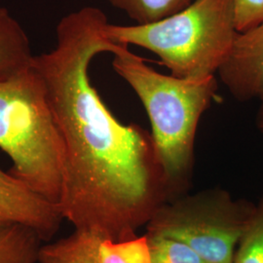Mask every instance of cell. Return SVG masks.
<instances>
[{
  "mask_svg": "<svg viewBox=\"0 0 263 263\" xmlns=\"http://www.w3.org/2000/svg\"><path fill=\"white\" fill-rule=\"evenodd\" d=\"M256 125L259 132L263 135V104H260V107L256 115Z\"/></svg>",
  "mask_w": 263,
  "mask_h": 263,
  "instance_id": "obj_15",
  "label": "cell"
},
{
  "mask_svg": "<svg viewBox=\"0 0 263 263\" xmlns=\"http://www.w3.org/2000/svg\"><path fill=\"white\" fill-rule=\"evenodd\" d=\"M99 263H151L147 237H134L113 242L99 238L97 244Z\"/></svg>",
  "mask_w": 263,
  "mask_h": 263,
  "instance_id": "obj_11",
  "label": "cell"
},
{
  "mask_svg": "<svg viewBox=\"0 0 263 263\" xmlns=\"http://www.w3.org/2000/svg\"><path fill=\"white\" fill-rule=\"evenodd\" d=\"M217 74L237 101L263 104V23L239 32Z\"/></svg>",
  "mask_w": 263,
  "mask_h": 263,
  "instance_id": "obj_7",
  "label": "cell"
},
{
  "mask_svg": "<svg viewBox=\"0 0 263 263\" xmlns=\"http://www.w3.org/2000/svg\"><path fill=\"white\" fill-rule=\"evenodd\" d=\"M0 148L12 161L11 175L58 205L65 146L44 81L32 64L0 82Z\"/></svg>",
  "mask_w": 263,
  "mask_h": 263,
  "instance_id": "obj_3",
  "label": "cell"
},
{
  "mask_svg": "<svg viewBox=\"0 0 263 263\" xmlns=\"http://www.w3.org/2000/svg\"><path fill=\"white\" fill-rule=\"evenodd\" d=\"M115 43L135 45L155 54L171 74L204 80L217 74L239 31L232 0H194L165 19L145 25H108Z\"/></svg>",
  "mask_w": 263,
  "mask_h": 263,
  "instance_id": "obj_4",
  "label": "cell"
},
{
  "mask_svg": "<svg viewBox=\"0 0 263 263\" xmlns=\"http://www.w3.org/2000/svg\"><path fill=\"white\" fill-rule=\"evenodd\" d=\"M100 237L74 230L59 240L44 242L37 263H99L97 244Z\"/></svg>",
  "mask_w": 263,
  "mask_h": 263,
  "instance_id": "obj_9",
  "label": "cell"
},
{
  "mask_svg": "<svg viewBox=\"0 0 263 263\" xmlns=\"http://www.w3.org/2000/svg\"><path fill=\"white\" fill-rule=\"evenodd\" d=\"M233 263H263V196L238 243Z\"/></svg>",
  "mask_w": 263,
  "mask_h": 263,
  "instance_id": "obj_12",
  "label": "cell"
},
{
  "mask_svg": "<svg viewBox=\"0 0 263 263\" xmlns=\"http://www.w3.org/2000/svg\"><path fill=\"white\" fill-rule=\"evenodd\" d=\"M107 25L96 7L69 13L57 26L56 46L31 64L64 141L62 216L74 230L119 242L136 237L171 196L151 133L120 122L91 82L95 57L122 45L106 35Z\"/></svg>",
  "mask_w": 263,
  "mask_h": 263,
  "instance_id": "obj_1",
  "label": "cell"
},
{
  "mask_svg": "<svg viewBox=\"0 0 263 263\" xmlns=\"http://www.w3.org/2000/svg\"><path fill=\"white\" fill-rule=\"evenodd\" d=\"M112 6L126 13L138 25L165 19L184 9L194 0H107Z\"/></svg>",
  "mask_w": 263,
  "mask_h": 263,
  "instance_id": "obj_10",
  "label": "cell"
},
{
  "mask_svg": "<svg viewBox=\"0 0 263 263\" xmlns=\"http://www.w3.org/2000/svg\"><path fill=\"white\" fill-rule=\"evenodd\" d=\"M239 32L263 23V0H232Z\"/></svg>",
  "mask_w": 263,
  "mask_h": 263,
  "instance_id": "obj_14",
  "label": "cell"
},
{
  "mask_svg": "<svg viewBox=\"0 0 263 263\" xmlns=\"http://www.w3.org/2000/svg\"><path fill=\"white\" fill-rule=\"evenodd\" d=\"M113 55L115 72L143 104L171 200L188 188L194 165L198 125L217 90L216 76L188 80L162 74L122 44Z\"/></svg>",
  "mask_w": 263,
  "mask_h": 263,
  "instance_id": "obj_2",
  "label": "cell"
},
{
  "mask_svg": "<svg viewBox=\"0 0 263 263\" xmlns=\"http://www.w3.org/2000/svg\"><path fill=\"white\" fill-rule=\"evenodd\" d=\"M63 220L58 205L0 167V227L25 226L48 242L53 240Z\"/></svg>",
  "mask_w": 263,
  "mask_h": 263,
  "instance_id": "obj_6",
  "label": "cell"
},
{
  "mask_svg": "<svg viewBox=\"0 0 263 263\" xmlns=\"http://www.w3.org/2000/svg\"><path fill=\"white\" fill-rule=\"evenodd\" d=\"M33 57L25 29L0 7V82L30 66Z\"/></svg>",
  "mask_w": 263,
  "mask_h": 263,
  "instance_id": "obj_8",
  "label": "cell"
},
{
  "mask_svg": "<svg viewBox=\"0 0 263 263\" xmlns=\"http://www.w3.org/2000/svg\"><path fill=\"white\" fill-rule=\"evenodd\" d=\"M146 237L151 263H209L197 252L181 241L160 236Z\"/></svg>",
  "mask_w": 263,
  "mask_h": 263,
  "instance_id": "obj_13",
  "label": "cell"
},
{
  "mask_svg": "<svg viewBox=\"0 0 263 263\" xmlns=\"http://www.w3.org/2000/svg\"><path fill=\"white\" fill-rule=\"evenodd\" d=\"M254 208L222 189L176 197L154 212L145 234L181 241L209 263H233Z\"/></svg>",
  "mask_w": 263,
  "mask_h": 263,
  "instance_id": "obj_5",
  "label": "cell"
}]
</instances>
